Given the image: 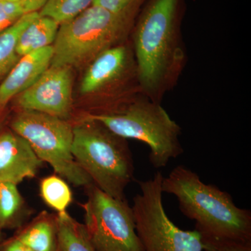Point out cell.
Segmentation results:
<instances>
[{
    "label": "cell",
    "mask_w": 251,
    "mask_h": 251,
    "mask_svg": "<svg viewBox=\"0 0 251 251\" xmlns=\"http://www.w3.org/2000/svg\"><path fill=\"white\" fill-rule=\"evenodd\" d=\"M59 27V23L52 18L39 15L20 35L16 46L18 56L53 45Z\"/></svg>",
    "instance_id": "14"
},
{
    "label": "cell",
    "mask_w": 251,
    "mask_h": 251,
    "mask_svg": "<svg viewBox=\"0 0 251 251\" xmlns=\"http://www.w3.org/2000/svg\"><path fill=\"white\" fill-rule=\"evenodd\" d=\"M11 129L27 140L36 156L75 186L87 187L92 179L72 153L73 125L69 121L30 110H19Z\"/></svg>",
    "instance_id": "6"
},
{
    "label": "cell",
    "mask_w": 251,
    "mask_h": 251,
    "mask_svg": "<svg viewBox=\"0 0 251 251\" xmlns=\"http://www.w3.org/2000/svg\"><path fill=\"white\" fill-rule=\"evenodd\" d=\"M15 236L34 251H56L57 216L41 214Z\"/></svg>",
    "instance_id": "13"
},
{
    "label": "cell",
    "mask_w": 251,
    "mask_h": 251,
    "mask_svg": "<svg viewBox=\"0 0 251 251\" xmlns=\"http://www.w3.org/2000/svg\"><path fill=\"white\" fill-rule=\"evenodd\" d=\"M43 163L23 137L11 128L0 130V183L34 177Z\"/></svg>",
    "instance_id": "11"
},
{
    "label": "cell",
    "mask_w": 251,
    "mask_h": 251,
    "mask_svg": "<svg viewBox=\"0 0 251 251\" xmlns=\"http://www.w3.org/2000/svg\"><path fill=\"white\" fill-rule=\"evenodd\" d=\"M141 7L115 14L92 4L59 25L51 65L72 68L89 64L105 50L121 44L133 29Z\"/></svg>",
    "instance_id": "4"
},
{
    "label": "cell",
    "mask_w": 251,
    "mask_h": 251,
    "mask_svg": "<svg viewBox=\"0 0 251 251\" xmlns=\"http://www.w3.org/2000/svg\"><path fill=\"white\" fill-rule=\"evenodd\" d=\"M161 188L176 198L181 213L195 221L202 237L251 241V211L238 207L230 194L202 182L189 168L175 167Z\"/></svg>",
    "instance_id": "2"
},
{
    "label": "cell",
    "mask_w": 251,
    "mask_h": 251,
    "mask_svg": "<svg viewBox=\"0 0 251 251\" xmlns=\"http://www.w3.org/2000/svg\"><path fill=\"white\" fill-rule=\"evenodd\" d=\"M17 186L13 183H0V229L16 226L24 207Z\"/></svg>",
    "instance_id": "17"
},
{
    "label": "cell",
    "mask_w": 251,
    "mask_h": 251,
    "mask_svg": "<svg viewBox=\"0 0 251 251\" xmlns=\"http://www.w3.org/2000/svg\"><path fill=\"white\" fill-rule=\"evenodd\" d=\"M72 153L93 184L117 199L134 175V163L126 139L112 133L100 122L81 116L73 125Z\"/></svg>",
    "instance_id": "3"
},
{
    "label": "cell",
    "mask_w": 251,
    "mask_h": 251,
    "mask_svg": "<svg viewBox=\"0 0 251 251\" xmlns=\"http://www.w3.org/2000/svg\"><path fill=\"white\" fill-rule=\"evenodd\" d=\"M0 251H34L20 241L16 236L0 243Z\"/></svg>",
    "instance_id": "23"
},
{
    "label": "cell",
    "mask_w": 251,
    "mask_h": 251,
    "mask_svg": "<svg viewBox=\"0 0 251 251\" xmlns=\"http://www.w3.org/2000/svg\"><path fill=\"white\" fill-rule=\"evenodd\" d=\"M145 0H94L92 4L103 7L115 14L125 12L143 6Z\"/></svg>",
    "instance_id": "22"
},
{
    "label": "cell",
    "mask_w": 251,
    "mask_h": 251,
    "mask_svg": "<svg viewBox=\"0 0 251 251\" xmlns=\"http://www.w3.org/2000/svg\"><path fill=\"white\" fill-rule=\"evenodd\" d=\"M25 14L40 11L49 0H21Z\"/></svg>",
    "instance_id": "24"
},
{
    "label": "cell",
    "mask_w": 251,
    "mask_h": 251,
    "mask_svg": "<svg viewBox=\"0 0 251 251\" xmlns=\"http://www.w3.org/2000/svg\"><path fill=\"white\" fill-rule=\"evenodd\" d=\"M5 117L6 115H5L4 108H0V130L2 129Z\"/></svg>",
    "instance_id": "25"
},
{
    "label": "cell",
    "mask_w": 251,
    "mask_h": 251,
    "mask_svg": "<svg viewBox=\"0 0 251 251\" xmlns=\"http://www.w3.org/2000/svg\"><path fill=\"white\" fill-rule=\"evenodd\" d=\"M40 194L44 202L57 213L66 211L72 202V192L69 185L55 175L41 180Z\"/></svg>",
    "instance_id": "18"
},
{
    "label": "cell",
    "mask_w": 251,
    "mask_h": 251,
    "mask_svg": "<svg viewBox=\"0 0 251 251\" xmlns=\"http://www.w3.org/2000/svg\"><path fill=\"white\" fill-rule=\"evenodd\" d=\"M52 56L50 46L20 57L0 84V108L32 85L51 65Z\"/></svg>",
    "instance_id": "12"
},
{
    "label": "cell",
    "mask_w": 251,
    "mask_h": 251,
    "mask_svg": "<svg viewBox=\"0 0 251 251\" xmlns=\"http://www.w3.org/2000/svg\"><path fill=\"white\" fill-rule=\"evenodd\" d=\"M181 18V0H149L132 29L142 92L158 103L175 85L186 62Z\"/></svg>",
    "instance_id": "1"
},
{
    "label": "cell",
    "mask_w": 251,
    "mask_h": 251,
    "mask_svg": "<svg viewBox=\"0 0 251 251\" xmlns=\"http://www.w3.org/2000/svg\"><path fill=\"white\" fill-rule=\"evenodd\" d=\"M163 179L157 172L151 179L140 181V193L133 198L135 230L143 251H203L197 230H183L167 215L162 200Z\"/></svg>",
    "instance_id": "8"
},
{
    "label": "cell",
    "mask_w": 251,
    "mask_h": 251,
    "mask_svg": "<svg viewBox=\"0 0 251 251\" xmlns=\"http://www.w3.org/2000/svg\"><path fill=\"white\" fill-rule=\"evenodd\" d=\"M94 0H49L39 15L52 18L59 25L72 19L87 8Z\"/></svg>",
    "instance_id": "19"
},
{
    "label": "cell",
    "mask_w": 251,
    "mask_h": 251,
    "mask_svg": "<svg viewBox=\"0 0 251 251\" xmlns=\"http://www.w3.org/2000/svg\"><path fill=\"white\" fill-rule=\"evenodd\" d=\"M80 90L100 102L96 114L117 111L143 94L132 43L122 42L99 54L86 69Z\"/></svg>",
    "instance_id": "7"
},
{
    "label": "cell",
    "mask_w": 251,
    "mask_h": 251,
    "mask_svg": "<svg viewBox=\"0 0 251 251\" xmlns=\"http://www.w3.org/2000/svg\"><path fill=\"white\" fill-rule=\"evenodd\" d=\"M125 139L143 142L150 147L149 160L153 168L166 167L184 153L179 141L181 129L161 103L140 94L117 111L106 114L83 113Z\"/></svg>",
    "instance_id": "5"
},
{
    "label": "cell",
    "mask_w": 251,
    "mask_h": 251,
    "mask_svg": "<svg viewBox=\"0 0 251 251\" xmlns=\"http://www.w3.org/2000/svg\"><path fill=\"white\" fill-rule=\"evenodd\" d=\"M201 237L204 251H251V241Z\"/></svg>",
    "instance_id": "21"
},
{
    "label": "cell",
    "mask_w": 251,
    "mask_h": 251,
    "mask_svg": "<svg viewBox=\"0 0 251 251\" xmlns=\"http://www.w3.org/2000/svg\"><path fill=\"white\" fill-rule=\"evenodd\" d=\"M1 242V229H0V243Z\"/></svg>",
    "instance_id": "26"
},
{
    "label": "cell",
    "mask_w": 251,
    "mask_h": 251,
    "mask_svg": "<svg viewBox=\"0 0 251 251\" xmlns=\"http://www.w3.org/2000/svg\"><path fill=\"white\" fill-rule=\"evenodd\" d=\"M39 16V11L24 14L11 27L0 33V77L6 75L19 60L16 52L19 36Z\"/></svg>",
    "instance_id": "16"
},
{
    "label": "cell",
    "mask_w": 251,
    "mask_h": 251,
    "mask_svg": "<svg viewBox=\"0 0 251 251\" xmlns=\"http://www.w3.org/2000/svg\"><path fill=\"white\" fill-rule=\"evenodd\" d=\"M86 188L83 225L96 251H143L126 200L111 197L94 184Z\"/></svg>",
    "instance_id": "9"
},
{
    "label": "cell",
    "mask_w": 251,
    "mask_h": 251,
    "mask_svg": "<svg viewBox=\"0 0 251 251\" xmlns=\"http://www.w3.org/2000/svg\"><path fill=\"white\" fill-rule=\"evenodd\" d=\"M74 75L72 68L50 65L29 88L18 94L19 110L41 112L69 121L72 118Z\"/></svg>",
    "instance_id": "10"
},
{
    "label": "cell",
    "mask_w": 251,
    "mask_h": 251,
    "mask_svg": "<svg viewBox=\"0 0 251 251\" xmlns=\"http://www.w3.org/2000/svg\"><path fill=\"white\" fill-rule=\"evenodd\" d=\"M57 247L56 251H96L85 226L67 211L57 213Z\"/></svg>",
    "instance_id": "15"
},
{
    "label": "cell",
    "mask_w": 251,
    "mask_h": 251,
    "mask_svg": "<svg viewBox=\"0 0 251 251\" xmlns=\"http://www.w3.org/2000/svg\"><path fill=\"white\" fill-rule=\"evenodd\" d=\"M25 14L21 0H0V33Z\"/></svg>",
    "instance_id": "20"
}]
</instances>
